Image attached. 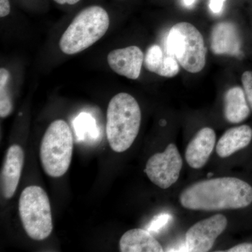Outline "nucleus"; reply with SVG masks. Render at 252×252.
I'll return each instance as SVG.
<instances>
[{"mask_svg":"<svg viewBox=\"0 0 252 252\" xmlns=\"http://www.w3.org/2000/svg\"><path fill=\"white\" fill-rule=\"evenodd\" d=\"M251 112L243 88L234 86L226 91L224 95V117L227 122L240 124L248 119Z\"/></svg>","mask_w":252,"mask_h":252,"instance_id":"obj_15","label":"nucleus"},{"mask_svg":"<svg viewBox=\"0 0 252 252\" xmlns=\"http://www.w3.org/2000/svg\"><path fill=\"white\" fill-rule=\"evenodd\" d=\"M228 252H252V242L246 241L237 244L226 250Z\"/></svg>","mask_w":252,"mask_h":252,"instance_id":"obj_21","label":"nucleus"},{"mask_svg":"<svg viewBox=\"0 0 252 252\" xmlns=\"http://www.w3.org/2000/svg\"><path fill=\"white\" fill-rule=\"evenodd\" d=\"M10 74L5 68L0 69V117L6 118L13 111V103L9 91Z\"/></svg>","mask_w":252,"mask_h":252,"instance_id":"obj_16","label":"nucleus"},{"mask_svg":"<svg viewBox=\"0 0 252 252\" xmlns=\"http://www.w3.org/2000/svg\"><path fill=\"white\" fill-rule=\"evenodd\" d=\"M109 17L99 6H91L79 13L63 33L59 41L64 54L80 53L97 42L108 31Z\"/></svg>","mask_w":252,"mask_h":252,"instance_id":"obj_3","label":"nucleus"},{"mask_svg":"<svg viewBox=\"0 0 252 252\" xmlns=\"http://www.w3.org/2000/svg\"><path fill=\"white\" fill-rule=\"evenodd\" d=\"M182 167V156L177 146L170 143L164 152L149 158L144 172L154 185L159 188L167 189L178 181Z\"/></svg>","mask_w":252,"mask_h":252,"instance_id":"obj_7","label":"nucleus"},{"mask_svg":"<svg viewBox=\"0 0 252 252\" xmlns=\"http://www.w3.org/2000/svg\"><path fill=\"white\" fill-rule=\"evenodd\" d=\"M142 112L133 96L120 93L112 97L107 112V140L117 153L127 150L135 142L140 131Z\"/></svg>","mask_w":252,"mask_h":252,"instance_id":"obj_2","label":"nucleus"},{"mask_svg":"<svg viewBox=\"0 0 252 252\" xmlns=\"http://www.w3.org/2000/svg\"><path fill=\"white\" fill-rule=\"evenodd\" d=\"M164 53L160 46L154 44L147 50L144 57V65L149 72L157 73L161 64L163 59Z\"/></svg>","mask_w":252,"mask_h":252,"instance_id":"obj_17","label":"nucleus"},{"mask_svg":"<svg viewBox=\"0 0 252 252\" xmlns=\"http://www.w3.org/2000/svg\"><path fill=\"white\" fill-rule=\"evenodd\" d=\"M10 4L9 0H0V17L8 16L10 13Z\"/></svg>","mask_w":252,"mask_h":252,"instance_id":"obj_23","label":"nucleus"},{"mask_svg":"<svg viewBox=\"0 0 252 252\" xmlns=\"http://www.w3.org/2000/svg\"><path fill=\"white\" fill-rule=\"evenodd\" d=\"M18 210L23 228L30 238L38 241L49 238L53 230L52 213L44 189L38 186L23 189Z\"/></svg>","mask_w":252,"mask_h":252,"instance_id":"obj_6","label":"nucleus"},{"mask_svg":"<svg viewBox=\"0 0 252 252\" xmlns=\"http://www.w3.org/2000/svg\"><path fill=\"white\" fill-rule=\"evenodd\" d=\"M122 252H162L160 243L148 230L133 228L126 231L119 241Z\"/></svg>","mask_w":252,"mask_h":252,"instance_id":"obj_14","label":"nucleus"},{"mask_svg":"<svg viewBox=\"0 0 252 252\" xmlns=\"http://www.w3.org/2000/svg\"><path fill=\"white\" fill-rule=\"evenodd\" d=\"M195 0H184V3L187 6H192L195 3Z\"/></svg>","mask_w":252,"mask_h":252,"instance_id":"obj_25","label":"nucleus"},{"mask_svg":"<svg viewBox=\"0 0 252 252\" xmlns=\"http://www.w3.org/2000/svg\"><path fill=\"white\" fill-rule=\"evenodd\" d=\"M56 3L59 4H69L74 5L79 2L80 0H54Z\"/></svg>","mask_w":252,"mask_h":252,"instance_id":"obj_24","label":"nucleus"},{"mask_svg":"<svg viewBox=\"0 0 252 252\" xmlns=\"http://www.w3.org/2000/svg\"><path fill=\"white\" fill-rule=\"evenodd\" d=\"M227 225L228 220L221 214L199 220L186 233V250L193 252L210 251L217 238L226 229Z\"/></svg>","mask_w":252,"mask_h":252,"instance_id":"obj_8","label":"nucleus"},{"mask_svg":"<svg viewBox=\"0 0 252 252\" xmlns=\"http://www.w3.org/2000/svg\"><path fill=\"white\" fill-rule=\"evenodd\" d=\"M74 138L69 125L59 119L51 123L43 136L40 147L41 165L46 175L59 178L70 166Z\"/></svg>","mask_w":252,"mask_h":252,"instance_id":"obj_4","label":"nucleus"},{"mask_svg":"<svg viewBox=\"0 0 252 252\" xmlns=\"http://www.w3.org/2000/svg\"><path fill=\"white\" fill-rule=\"evenodd\" d=\"M24 160L21 146L13 144L8 149L1 171V191L6 199L12 198L18 188Z\"/></svg>","mask_w":252,"mask_h":252,"instance_id":"obj_11","label":"nucleus"},{"mask_svg":"<svg viewBox=\"0 0 252 252\" xmlns=\"http://www.w3.org/2000/svg\"><path fill=\"white\" fill-rule=\"evenodd\" d=\"M225 0H210V9L213 14H219L223 10Z\"/></svg>","mask_w":252,"mask_h":252,"instance_id":"obj_22","label":"nucleus"},{"mask_svg":"<svg viewBox=\"0 0 252 252\" xmlns=\"http://www.w3.org/2000/svg\"><path fill=\"white\" fill-rule=\"evenodd\" d=\"M179 199L184 208L195 211L248 210L252 207V183L234 177L199 181L184 189Z\"/></svg>","mask_w":252,"mask_h":252,"instance_id":"obj_1","label":"nucleus"},{"mask_svg":"<svg viewBox=\"0 0 252 252\" xmlns=\"http://www.w3.org/2000/svg\"><path fill=\"white\" fill-rule=\"evenodd\" d=\"M165 52L173 56L189 72H200L206 63L203 35L189 23H178L172 26L165 41Z\"/></svg>","mask_w":252,"mask_h":252,"instance_id":"obj_5","label":"nucleus"},{"mask_svg":"<svg viewBox=\"0 0 252 252\" xmlns=\"http://www.w3.org/2000/svg\"><path fill=\"white\" fill-rule=\"evenodd\" d=\"M180 72V63L172 55L164 54L161 64L158 69V75L164 77H173Z\"/></svg>","mask_w":252,"mask_h":252,"instance_id":"obj_18","label":"nucleus"},{"mask_svg":"<svg viewBox=\"0 0 252 252\" xmlns=\"http://www.w3.org/2000/svg\"><path fill=\"white\" fill-rule=\"evenodd\" d=\"M241 79L243 90L252 112V71L244 72Z\"/></svg>","mask_w":252,"mask_h":252,"instance_id":"obj_20","label":"nucleus"},{"mask_svg":"<svg viewBox=\"0 0 252 252\" xmlns=\"http://www.w3.org/2000/svg\"><path fill=\"white\" fill-rule=\"evenodd\" d=\"M216 139L211 127H203L195 134L186 149L185 159L189 166L199 170L206 165L216 146Z\"/></svg>","mask_w":252,"mask_h":252,"instance_id":"obj_10","label":"nucleus"},{"mask_svg":"<svg viewBox=\"0 0 252 252\" xmlns=\"http://www.w3.org/2000/svg\"><path fill=\"white\" fill-rule=\"evenodd\" d=\"M144 54L137 46L111 51L107 56L109 67L114 72L127 79H138L144 62Z\"/></svg>","mask_w":252,"mask_h":252,"instance_id":"obj_9","label":"nucleus"},{"mask_svg":"<svg viewBox=\"0 0 252 252\" xmlns=\"http://www.w3.org/2000/svg\"><path fill=\"white\" fill-rule=\"evenodd\" d=\"M210 45L216 55L238 56L240 54L241 40L236 26L230 22H221L212 28Z\"/></svg>","mask_w":252,"mask_h":252,"instance_id":"obj_12","label":"nucleus"},{"mask_svg":"<svg viewBox=\"0 0 252 252\" xmlns=\"http://www.w3.org/2000/svg\"><path fill=\"white\" fill-rule=\"evenodd\" d=\"M74 127L77 129L78 135L79 136L81 135V132L83 134L86 131L91 132L93 135L92 132L95 130V122L94 118L91 117L89 114L82 113L76 119Z\"/></svg>","mask_w":252,"mask_h":252,"instance_id":"obj_19","label":"nucleus"},{"mask_svg":"<svg viewBox=\"0 0 252 252\" xmlns=\"http://www.w3.org/2000/svg\"><path fill=\"white\" fill-rule=\"evenodd\" d=\"M252 144V127L241 125L225 131L217 142L216 152L221 158L231 157L239 152L245 151Z\"/></svg>","mask_w":252,"mask_h":252,"instance_id":"obj_13","label":"nucleus"}]
</instances>
